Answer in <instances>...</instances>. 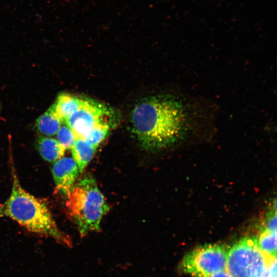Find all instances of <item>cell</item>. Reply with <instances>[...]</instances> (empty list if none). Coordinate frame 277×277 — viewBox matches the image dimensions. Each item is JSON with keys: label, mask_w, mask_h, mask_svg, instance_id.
Wrapping results in <instances>:
<instances>
[{"label": "cell", "mask_w": 277, "mask_h": 277, "mask_svg": "<svg viewBox=\"0 0 277 277\" xmlns=\"http://www.w3.org/2000/svg\"><path fill=\"white\" fill-rule=\"evenodd\" d=\"M189 119L183 104L169 96L144 99L135 105L131 114L133 132L148 150L166 147L183 137Z\"/></svg>", "instance_id": "1"}, {"label": "cell", "mask_w": 277, "mask_h": 277, "mask_svg": "<svg viewBox=\"0 0 277 277\" xmlns=\"http://www.w3.org/2000/svg\"><path fill=\"white\" fill-rule=\"evenodd\" d=\"M13 179L10 195L0 204V215L11 218L32 232L71 246L70 238L60 230L45 203L24 189L14 172Z\"/></svg>", "instance_id": "2"}, {"label": "cell", "mask_w": 277, "mask_h": 277, "mask_svg": "<svg viewBox=\"0 0 277 277\" xmlns=\"http://www.w3.org/2000/svg\"><path fill=\"white\" fill-rule=\"evenodd\" d=\"M66 206L82 237L100 230L103 217L109 210L94 178L90 174L74 185L67 197Z\"/></svg>", "instance_id": "3"}, {"label": "cell", "mask_w": 277, "mask_h": 277, "mask_svg": "<svg viewBox=\"0 0 277 277\" xmlns=\"http://www.w3.org/2000/svg\"><path fill=\"white\" fill-rule=\"evenodd\" d=\"M275 258L260 249L256 238H244L227 251L226 270L232 277H261Z\"/></svg>", "instance_id": "4"}, {"label": "cell", "mask_w": 277, "mask_h": 277, "mask_svg": "<svg viewBox=\"0 0 277 277\" xmlns=\"http://www.w3.org/2000/svg\"><path fill=\"white\" fill-rule=\"evenodd\" d=\"M227 251L218 244H206L189 252L183 259L180 268L193 277H208L226 269Z\"/></svg>", "instance_id": "5"}, {"label": "cell", "mask_w": 277, "mask_h": 277, "mask_svg": "<svg viewBox=\"0 0 277 277\" xmlns=\"http://www.w3.org/2000/svg\"><path fill=\"white\" fill-rule=\"evenodd\" d=\"M107 112L101 104L84 100L80 108L65 122L74 133L76 139L85 140L92 128L103 121Z\"/></svg>", "instance_id": "6"}, {"label": "cell", "mask_w": 277, "mask_h": 277, "mask_svg": "<svg viewBox=\"0 0 277 277\" xmlns=\"http://www.w3.org/2000/svg\"><path fill=\"white\" fill-rule=\"evenodd\" d=\"M79 173L73 158L61 157L54 163L52 173L56 192H60L67 197L71 191Z\"/></svg>", "instance_id": "7"}, {"label": "cell", "mask_w": 277, "mask_h": 277, "mask_svg": "<svg viewBox=\"0 0 277 277\" xmlns=\"http://www.w3.org/2000/svg\"><path fill=\"white\" fill-rule=\"evenodd\" d=\"M83 100L68 93H62L58 95L55 103L51 107L62 122H65L80 108Z\"/></svg>", "instance_id": "8"}, {"label": "cell", "mask_w": 277, "mask_h": 277, "mask_svg": "<svg viewBox=\"0 0 277 277\" xmlns=\"http://www.w3.org/2000/svg\"><path fill=\"white\" fill-rule=\"evenodd\" d=\"M97 147L86 140L76 139L71 148L73 159L82 172L93 158Z\"/></svg>", "instance_id": "9"}, {"label": "cell", "mask_w": 277, "mask_h": 277, "mask_svg": "<svg viewBox=\"0 0 277 277\" xmlns=\"http://www.w3.org/2000/svg\"><path fill=\"white\" fill-rule=\"evenodd\" d=\"M36 146L41 156L49 162H55L62 157L66 150L57 140L45 136L38 138Z\"/></svg>", "instance_id": "10"}, {"label": "cell", "mask_w": 277, "mask_h": 277, "mask_svg": "<svg viewBox=\"0 0 277 277\" xmlns=\"http://www.w3.org/2000/svg\"><path fill=\"white\" fill-rule=\"evenodd\" d=\"M62 123L50 107L36 120L35 126L42 134L51 136L56 134Z\"/></svg>", "instance_id": "11"}, {"label": "cell", "mask_w": 277, "mask_h": 277, "mask_svg": "<svg viewBox=\"0 0 277 277\" xmlns=\"http://www.w3.org/2000/svg\"><path fill=\"white\" fill-rule=\"evenodd\" d=\"M256 238L259 246L264 252L276 256V231L264 228Z\"/></svg>", "instance_id": "12"}, {"label": "cell", "mask_w": 277, "mask_h": 277, "mask_svg": "<svg viewBox=\"0 0 277 277\" xmlns=\"http://www.w3.org/2000/svg\"><path fill=\"white\" fill-rule=\"evenodd\" d=\"M109 128L108 123L102 121L92 128L85 140L97 148L106 138L109 132Z\"/></svg>", "instance_id": "13"}, {"label": "cell", "mask_w": 277, "mask_h": 277, "mask_svg": "<svg viewBox=\"0 0 277 277\" xmlns=\"http://www.w3.org/2000/svg\"><path fill=\"white\" fill-rule=\"evenodd\" d=\"M56 135L57 141L65 150L71 149L76 140L74 133L67 125L61 126Z\"/></svg>", "instance_id": "14"}, {"label": "cell", "mask_w": 277, "mask_h": 277, "mask_svg": "<svg viewBox=\"0 0 277 277\" xmlns=\"http://www.w3.org/2000/svg\"><path fill=\"white\" fill-rule=\"evenodd\" d=\"M276 209L270 211L267 216L265 227L267 229L276 231Z\"/></svg>", "instance_id": "15"}, {"label": "cell", "mask_w": 277, "mask_h": 277, "mask_svg": "<svg viewBox=\"0 0 277 277\" xmlns=\"http://www.w3.org/2000/svg\"><path fill=\"white\" fill-rule=\"evenodd\" d=\"M208 277H232L226 269L216 272Z\"/></svg>", "instance_id": "16"}]
</instances>
